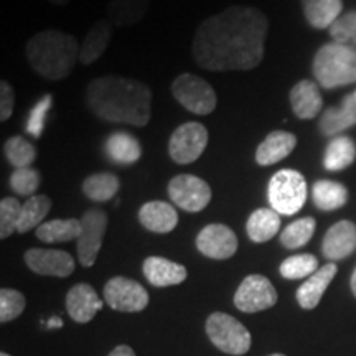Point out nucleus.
Segmentation results:
<instances>
[{
  "mask_svg": "<svg viewBox=\"0 0 356 356\" xmlns=\"http://www.w3.org/2000/svg\"><path fill=\"white\" fill-rule=\"evenodd\" d=\"M102 296L111 309L126 312V314L142 312L149 305V292L145 291L144 286L132 279L122 277V275L109 279L106 282Z\"/></svg>",
  "mask_w": 356,
  "mask_h": 356,
  "instance_id": "f8f14e48",
  "label": "nucleus"
},
{
  "mask_svg": "<svg viewBox=\"0 0 356 356\" xmlns=\"http://www.w3.org/2000/svg\"><path fill=\"white\" fill-rule=\"evenodd\" d=\"M119 186H121V181H119V178L114 173L99 172L84 178L83 193L91 202L104 203L115 197V193L119 191Z\"/></svg>",
  "mask_w": 356,
  "mask_h": 356,
  "instance_id": "7c9ffc66",
  "label": "nucleus"
},
{
  "mask_svg": "<svg viewBox=\"0 0 356 356\" xmlns=\"http://www.w3.org/2000/svg\"><path fill=\"white\" fill-rule=\"evenodd\" d=\"M51 210V200L47 195H33L22 204L20 221L17 233L25 234L30 229L38 228L43 225V220Z\"/></svg>",
  "mask_w": 356,
  "mask_h": 356,
  "instance_id": "2f4dec72",
  "label": "nucleus"
},
{
  "mask_svg": "<svg viewBox=\"0 0 356 356\" xmlns=\"http://www.w3.org/2000/svg\"><path fill=\"white\" fill-rule=\"evenodd\" d=\"M355 96H356V92H355Z\"/></svg>",
  "mask_w": 356,
  "mask_h": 356,
  "instance_id": "09e8293b",
  "label": "nucleus"
},
{
  "mask_svg": "<svg viewBox=\"0 0 356 356\" xmlns=\"http://www.w3.org/2000/svg\"><path fill=\"white\" fill-rule=\"evenodd\" d=\"M139 221L147 231L157 234L172 233L178 225V213L167 202H147L139 210Z\"/></svg>",
  "mask_w": 356,
  "mask_h": 356,
  "instance_id": "a211bd4d",
  "label": "nucleus"
},
{
  "mask_svg": "<svg viewBox=\"0 0 356 356\" xmlns=\"http://www.w3.org/2000/svg\"><path fill=\"white\" fill-rule=\"evenodd\" d=\"M197 249L210 259H229L238 251V238L234 231L221 222L204 226L197 236Z\"/></svg>",
  "mask_w": 356,
  "mask_h": 356,
  "instance_id": "ddd939ff",
  "label": "nucleus"
},
{
  "mask_svg": "<svg viewBox=\"0 0 356 356\" xmlns=\"http://www.w3.org/2000/svg\"><path fill=\"white\" fill-rule=\"evenodd\" d=\"M79 51L81 47L73 35L55 29L33 35L25 48L32 70L48 81L68 78L79 61Z\"/></svg>",
  "mask_w": 356,
  "mask_h": 356,
  "instance_id": "7ed1b4c3",
  "label": "nucleus"
},
{
  "mask_svg": "<svg viewBox=\"0 0 356 356\" xmlns=\"http://www.w3.org/2000/svg\"><path fill=\"white\" fill-rule=\"evenodd\" d=\"M318 269L320 267L317 257L312 254H297L284 259V262L279 267V273L284 279L297 280L310 277V275L317 273Z\"/></svg>",
  "mask_w": 356,
  "mask_h": 356,
  "instance_id": "f704fd0d",
  "label": "nucleus"
},
{
  "mask_svg": "<svg viewBox=\"0 0 356 356\" xmlns=\"http://www.w3.org/2000/svg\"><path fill=\"white\" fill-rule=\"evenodd\" d=\"M312 198L318 210L333 211L345 207L348 202V190L338 181L318 180L312 186Z\"/></svg>",
  "mask_w": 356,
  "mask_h": 356,
  "instance_id": "c85d7f7f",
  "label": "nucleus"
},
{
  "mask_svg": "<svg viewBox=\"0 0 356 356\" xmlns=\"http://www.w3.org/2000/svg\"><path fill=\"white\" fill-rule=\"evenodd\" d=\"M109 218L99 208H91L81 216V234L76 239L78 261L83 267H92L99 254L102 239L108 231Z\"/></svg>",
  "mask_w": 356,
  "mask_h": 356,
  "instance_id": "9d476101",
  "label": "nucleus"
},
{
  "mask_svg": "<svg viewBox=\"0 0 356 356\" xmlns=\"http://www.w3.org/2000/svg\"><path fill=\"white\" fill-rule=\"evenodd\" d=\"M337 264L335 262H328L323 267H320L315 274H312L302 286L297 289V302L302 309L312 310L315 309L322 300L325 291H327L333 277L337 275Z\"/></svg>",
  "mask_w": 356,
  "mask_h": 356,
  "instance_id": "aec40b11",
  "label": "nucleus"
},
{
  "mask_svg": "<svg viewBox=\"0 0 356 356\" xmlns=\"http://www.w3.org/2000/svg\"><path fill=\"white\" fill-rule=\"evenodd\" d=\"M291 106L293 114L299 119H314L323 108V99L320 95L318 83L310 79H302L291 89Z\"/></svg>",
  "mask_w": 356,
  "mask_h": 356,
  "instance_id": "412c9836",
  "label": "nucleus"
},
{
  "mask_svg": "<svg viewBox=\"0 0 356 356\" xmlns=\"http://www.w3.org/2000/svg\"><path fill=\"white\" fill-rule=\"evenodd\" d=\"M307 24L317 30L330 29L341 15L343 0H300Z\"/></svg>",
  "mask_w": 356,
  "mask_h": 356,
  "instance_id": "a878e982",
  "label": "nucleus"
},
{
  "mask_svg": "<svg viewBox=\"0 0 356 356\" xmlns=\"http://www.w3.org/2000/svg\"><path fill=\"white\" fill-rule=\"evenodd\" d=\"M297 147V137L286 131H274L257 145L256 162L261 167H269L287 159Z\"/></svg>",
  "mask_w": 356,
  "mask_h": 356,
  "instance_id": "6ab92c4d",
  "label": "nucleus"
},
{
  "mask_svg": "<svg viewBox=\"0 0 356 356\" xmlns=\"http://www.w3.org/2000/svg\"><path fill=\"white\" fill-rule=\"evenodd\" d=\"M328 32H330L333 42L356 47V10L346 12L338 17L328 29Z\"/></svg>",
  "mask_w": 356,
  "mask_h": 356,
  "instance_id": "58836bf2",
  "label": "nucleus"
},
{
  "mask_svg": "<svg viewBox=\"0 0 356 356\" xmlns=\"http://www.w3.org/2000/svg\"><path fill=\"white\" fill-rule=\"evenodd\" d=\"M315 79L318 86L335 89L356 83V47L343 43H327L314 58Z\"/></svg>",
  "mask_w": 356,
  "mask_h": 356,
  "instance_id": "20e7f679",
  "label": "nucleus"
},
{
  "mask_svg": "<svg viewBox=\"0 0 356 356\" xmlns=\"http://www.w3.org/2000/svg\"><path fill=\"white\" fill-rule=\"evenodd\" d=\"M51 102L53 96L47 95L33 106L32 111H30L29 121H26V132H29L30 136H33L35 139H40V137H42L44 122H47V114L51 108Z\"/></svg>",
  "mask_w": 356,
  "mask_h": 356,
  "instance_id": "ea45409f",
  "label": "nucleus"
},
{
  "mask_svg": "<svg viewBox=\"0 0 356 356\" xmlns=\"http://www.w3.org/2000/svg\"><path fill=\"white\" fill-rule=\"evenodd\" d=\"M104 302L99 299L92 286L89 284H76L68 291L66 296V310L74 322L88 323L96 317L102 309Z\"/></svg>",
  "mask_w": 356,
  "mask_h": 356,
  "instance_id": "dca6fc26",
  "label": "nucleus"
},
{
  "mask_svg": "<svg viewBox=\"0 0 356 356\" xmlns=\"http://www.w3.org/2000/svg\"><path fill=\"white\" fill-rule=\"evenodd\" d=\"M149 7L150 0H109L106 13L111 24L126 29L139 24L149 12Z\"/></svg>",
  "mask_w": 356,
  "mask_h": 356,
  "instance_id": "393cba45",
  "label": "nucleus"
},
{
  "mask_svg": "<svg viewBox=\"0 0 356 356\" xmlns=\"http://www.w3.org/2000/svg\"><path fill=\"white\" fill-rule=\"evenodd\" d=\"M356 159V145L351 137L337 136L327 145L323 155V167L328 172H340L350 167Z\"/></svg>",
  "mask_w": 356,
  "mask_h": 356,
  "instance_id": "cd10ccee",
  "label": "nucleus"
},
{
  "mask_svg": "<svg viewBox=\"0 0 356 356\" xmlns=\"http://www.w3.org/2000/svg\"><path fill=\"white\" fill-rule=\"evenodd\" d=\"M356 251V225L348 220L338 221L325 234L322 252L328 261H341Z\"/></svg>",
  "mask_w": 356,
  "mask_h": 356,
  "instance_id": "2eb2a0df",
  "label": "nucleus"
},
{
  "mask_svg": "<svg viewBox=\"0 0 356 356\" xmlns=\"http://www.w3.org/2000/svg\"><path fill=\"white\" fill-rule=\"evenodd\" d=\"M208 338L222 353L241 356L251 350V333L244 325L225 312H215L207 320Z\"/></svg>",
  "mask_w": 356,
  "mask_h": 356,
  "instance_id": "423d86ee",
  "label": "nucleus"
},
{
  "mask_svg": "<svg viewBox=\"0 0 356 356\" xmlns=\"http://www.w3.org/2000/svg\"><path fill=\"white\" fill-rule=\"evenodd\" d=\"M22 204L17 198L6 197L0 202V238L7 239L19 228Z\"/></svg>",
  "mask_w": 356,
  "mask_h": 356,
  "instance_id": "e433bc0d",
  "label": "nucleus"
},
{
  "mask_svg": "<svg viewBox=\"0 0 356 356\" xmlns=\"http://www.w3.org/2000/svg\"><path fill=\"white\" fill-rule=\"evenodd\" d=\"M208 145V131L200 122H185L173 131L168 154L178 165H188L202 157Z\"/></svg>",
  "mask_w": 356,
  "mask_h": 356,
  "instance_id": "6e6552de",
  "label": "nucleus"
},
{
  "mask_svg": "<svg viewBox=\"0 0 356 356\" xmlns=\"http://www.w3.org/2000/svg\"><path fill=\"white\" fill-rule=\"evenodd\" d=\"M113 38V24L108 19H101L89 26L86 38L79 51V63L92 65L108 50Z\"/></svg>",
  "mask_w": 356,
  "mask_h": 356,
  "instance_id": "5701e85b",
  "label": "nucleus"
},
{
  "mask_svg": "<svg viewBox=\"0 0 356 356\" xmlns=\"http://www.w3.org/2000/svg\"><path fill=\"white\" fill-rule=\"evenodd\" d=\"M267 200L279 215L292 216L299 213L307 202V181L300 172L292 168L279 170L269 180Z\"/></svg>",
  "mask_w": 356,
  "mask_h": 356,
  "instance_id": "39448f33",
  "label": "nucleus"
},
{
  "mask_svg": "<svg viewBox=\"0 0 356 356\" xmlns=\"http://www.w3.org/2000/svg\"><path fill=\"white\" fill-rule=\"evenodd\" d=\"M15 108V91L6 79L0 81V121L7 122L12 118Z\"/></svg>",
  "mask_w": 356,
  "mask_h": 356,
  "instance_id": "a19ab883",
  "label": "nucleus"
},
{
  "mask_svg": "<svg viewBox=\"0 0 356 356\" xmlns=\"http://www.w3.org/2000/svg\"><path fill=\"white\" fill-rule=\"evenodd\" d=\"M350 286H351V292H353V296L356 297V267H355V270H353V275H351Z\"/></svg>",
  "mask_w": 356,
  "mask_h": 356,
  "instance_id": "37998d69",
  "label": "nucleus"
},
{
  "mask_svg": "<svg viewBox=\"0 0 356 356\" xmlns=\"http://www.w3.org/2000/svg\"><path fill=\"white\" fill-rule=\"evenodd\" d=\"M40 184H42V175H40L37 168L32 167L15 168L12 172L10 180H8V185H10L13 193L20 195V197H33Z\"/></svg>",
  "mask_w": 356,
  "mask_h": 356,
  "instance_id": "c9c22d12",
  "label": "nucleus"
},
{
  "mask_svg": "<svg viewBox=\"0 0 356 356\" xmlns=\"http://www.w3.org/2000/svg\"><path fill=\"white\" fill-rule=\"evenodd\" d=\"M280 215L273 208H259L248 218L246 233L252 243H267L279 233Z\"/></svg>",
  "mask_w": 356,
  "mask_h": 356,
  "instance_id": "bb28decb",
  "label": "nucleus"
},
{
  "mask_svg": "<svg viewBox=\"0 0 356 356\" xmlns=\"http://www.w3.org/2000/svg\"><path fill=\"white\" fill-rule=\"evenodd\" d=\"M315 226H317V222L310 216L291 222L280 233V244L287 249H299L305 246L315 233Z\"/></svg>",
  "mask_w": 356,
  "mask_h": 356,
  "instance_id": "473e14b6",
  "label": "nucleus"
},
{
  "mask_svg": "<svg viewBox=\"0 0 356 356\" xmlns=\"http://www.w3.org/2000/svg\"><path fill=\"white\" fill-rule=\"evenodd\" d=\"M108 356H136V353H134V350L131 348V346L119 345V346H115V348L111 351Z\"/></svg>",
  "mask_w": 356,
  "mask_h": 356,
  "instance_id": "79ce46f5",
  "label": "nucleus"
},
{
  "mask_svg": "<svg viewBox=\"0 0 356 356\" xmlns=\"http://www.w3.org/2000/svg\"><path fill=\"white\" fill-rule=\"evenodd\" d=\"M356 126V96L343 97L338 108H328L320 118V132L327 137H337L346 129Z\"/></svg>",
  "mask_w": 356,
  "mask_h": 356,
  "instance_id": "4be33fe9",
  "label": "nucleus"
},
{
  "mask_svg": "<svg viewBox=\"0 0 356 356\" xmlns=\"http://www.w3.org/2000/svg\"><path fill=\"white\" fill-rule=\"evenodd\" d=\"M25 296L15 289H2L0 291V322L7 323L20 317L25 310Z\"/></svg>",
  "mask_w": 356,
  "mask_h": 356,
  "instance_id": "4c0bfd02",
  "label": "nucleus"
},
{
  "mask_svg": "<svg viewBox=\"0 0 356 356\" xmlns=\"http://www.w3.org/2000/svg\"><path fill=\"white\" fill-rule=\"evenodd\" d=\"M269 356H286V355H282V353H274V355H269Z\"/></svg>",
  "mask_w": 356,
  "mask_h": 356,
  "instance_id": "49530a36",
  "label": "nucleus"
},
{
  "mask_svg": "<svg viewBox=\"0 0 356 356\" xmlns=\"http://www.w3.org/2000/svg\"><path fill=\"white\" fill-rule=\"evenodd\" d=\"M168 197L175 207L188 213L204 210L211 202V188L203 178L190 173L173 177L168 181Z\"/></svg>",
  "mask_w": 356,
  "mask_h": 356,
  "instance_id": "1a4fd4ad",
  "label": "nucleus"
},
{
  "mask_svg": "<svg viewBox=\"0 0 356 356\" xmlns=\"http://www.w3.org/2000/svg\"><path fill=\"white\" fill-rule=\"evenodd\" d=\"M0 356H10V355H7V353H0Z\"/></svg>",
  "mask_w": 356,
  "mask_h": 356,
  "instance_id": "de8ad7c7",
  "label": "nucleus"
},
{
  "mask_svg": "<svg viewBox=\"0 0 356 356\" xmlns=\"http://www.w3.org/2000/svg\"><path fill=\"white\" fill-rule=\"evenodd\" d=\"M233 300L244 314H257L277 304V291L266 275L251 274L239 284Z\"/></svg>",
  "mask_w": 356,
  "mask_h": 356,
  "instance_id": "9b49d317",
  "label": "nucleus"
},
{
  "mask_svg": "<svg viewBox=\"0 0 356 356\" xmlns=\"http://www.w3.org/2000/svg\"><path fill=\"white\" fill-rule=\"evenodd\" d=\"M106 154L118 165H132L142 157L140 142L129 132H114L106 140Z\"/></svg>",
  "mask_w": 356,
  "mask_h": 356,
  "instance_id": "b1692460",
  "label": "nucleus"
},
{
  "mask_svg": "<svg viewBox=\"0 0 356 356\" xmlns=\"http://www.w3.org/2000/svg\"><path fill=\"white\" fill-rule=\"evenodd\" d=\"M3 154H6L7 162L15 168L32 167L37 160V149L24 137L13 136L3 145Z\"/></svg>",
  "mask_w": 356,
  "mask_h": 356,
  "instance_id": "72a5a7b5",
  "label": "nucleus"
},
{
  "mask_svg": "<svg viewBox=\"0 0 356 356\" xmlns=\"http://www.w3.org/2000/svg\"><path fill=\"white\" fill-rule=\"evenodd\" d=\"M89 111L106 122L145 127L150 121L152 91L145 83L122 76H101L86 86Z\"/></svg>",
  "mask_w": 356,
  "mask_h": 356,
  "instance_id": "f03ea898",
  "label": "nucleus"
},
{
  "mask_svg": "<svg viewBox=\"0 0 356 356\" xmlns=\"http://www.w3.org/2000/svg\"><path fill=\"white\" fill-rule=\"evenodd\" d=\"M24 261L29 269L38 275L68 277L74 273V259L61 249H29L24 254Z\"/></svg>",
  "mask_w": 356,
  "mask_h": 356,
  "instance_id": "4468645a",
  "label": "nucleus"
},
{
  "mask_svg": "<svg viewBox=\"0 0 356 356\" xmlns=\"http://www.w3.org/2000/svg\"><path fill=\"white\" fill-rule=\"evenodd\" d=\"M61 325H63V322H61L60 318H51L50 322H48V327L50 328H58V327H61Z\"/></svg>",
  "mask_w": 356,
  "mask_h": 356,
  "instance_id": "c03bdc74",
  "label": "nucleus"
},
{
  "mask_svg": "<svg viewBox=\"0 0 356 356\" xmlns=\"http://www.w3.org/2000/svg\"><path fill=\"white\" fill-rule=\"evenodd\" d=\"M48 2L53 3V6H60V7H65L68 6L71 0H48Z\"/></svg>",
  "mask_w": 356,
  "mask_h": 356,
  "instance_id": "a18cd8bd",
  "label": "nucleus"
},
{
  "mask_svg": "<svg viewBox=\"0 0 356 356\" xmlns=\"http://www.w3.org/2000/svg\"><path fill=\"white\" fill-rule=\"evenodd\" d=\"M142 270H144L145 279L154 287L178 286V284H181L188 277L185 266L160 256L147 257L144 264H142Z\"/></svg>",
  "mask_w": 356,
  "mask_h": 356,
  "instance_id": "f3484780",
  "label": "nucleus"
},
{
  "mask_svg": "<svg viewBox=\"0 0 356 356\" xmlns=\"http://www.w3.org/2000/svg\"><path fill=\"white\" fill-rule=\"evenodd\" d=\"M172 95L186 111L197 115H208L216 109L218 99L213 86L191 73L178 74L172 83Z\"/></svg>",
  "mask_w": 356,
  "mask_h": 356,
  "instance_id": "0eeeda50",
  "label": "nucleus"
},
{
  "mask_svg": "<svg viewBox=\"0 0 356 356\" xmlns=\"http://www.w3.org/2000/svg\"><path fill=\"white\" fill-rule=\"evenodd\" d=\"M269 20L259 8L231 6L208 17L195 32L191 51L200 68L249 71L264 60Z\"/></svg>",
  "mask_w": 356,
  "mask_h": 356,
  "instance_id": "f257e3e1",
  "label": "nucleus"
},
{
  "mask_svg": "<svg viewBox=\"0 0 356 356\" xmlns=\"http://www.w3.org/2000/svg\"><path fill=\"white\" fill-rule=\"evenodd\" d=\"M37 238L42 243H68L78 239L81 234V220L68 218V220H51L43 222L37 228Z\"/></svg>",
  "mask_w": 356,
  "mask_h": 356,
  "instance_id": "c756f323",
  "label": "nucleus"
}]
</instances>
